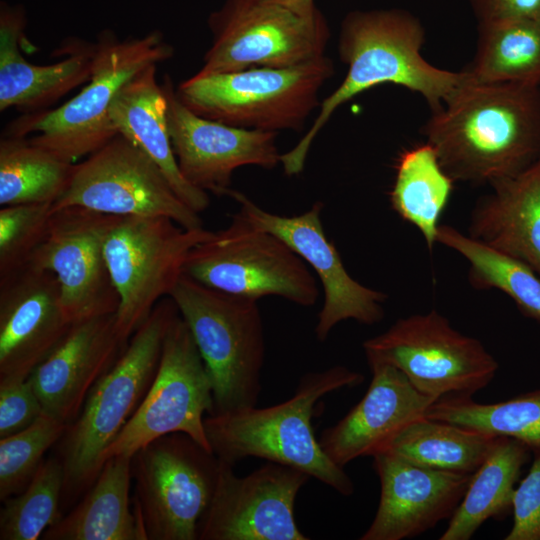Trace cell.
<instances>
[{
    "label": "cell",
    "instance_id": "6da1fadb",
    "mask_svg": "<svg viewBox=\"0 0 540 540\" xmlns=\"http://www.w3.org/2000/svg\"><path fill=\"white\" fill-rule=\"evenodd\" d=\"M421 133L455 182L516 176L540 159V86L468 78Z\"/></svg>",
    "mask_w": 540,
    "mask_h": 540
},
{
    "label": "cell",
    "instance_id": "7a4b0ae2",
    "mask_svg": "<svg viewBox=\"0 0 540 540\" xmlns=\"http://www.w3.org/2000/svg\"><path fill=\"white\" fill-rule=\"evenodd\" d=\"M425 29L414 15L402 10L359 12L343 24L338 53L348 66L340 85L319 106L317 117L280 163L284 172H302L313 140L332 114L353 97L375 86L394 84L421 95L436 111L468 80L467 72L430 64L421 55Z\"/></svg>",
    "mask_w": 540,
    "mask_h": 540
},
{
    "label": "cell",
    "instance_id": "3957f363",
    "mask_svg": "<svg viewBox=\"0 0 540 540\" xmlns=\"http://www.w3.org/2000/svg\"><path fill=\"white\" fill-rule=\"evenodd\" d=\"M363 380L361 373L337 365L303 375L294 395L279 404L209 414L204 428L210 448L231 466L248 457L262 458L300 470L339 494L351 496L353 481L323 451L311 420L323 396Z\"/></svg>",
    "mask_w": 540,
    "mask_h": 540
},
{
    "label": "cell",
    "instance_id": "277c9868",
    "mask_svg": "<svg viewBox=\"0 0 540 540\" xmlns=\"http://www.w3.org/2000/svg\"><path fill=\"white\" fill-rule=\"evenodd\" d=\"M170 297L158 302L131 336L113 367L90 390L60 441L63 496L75 499L92 486L104 453L138 409L158 369L166 333L179 315Z\"/></svg>",
    "mask_w": 540,
    "mask_h": 540
},
{
    "label": "cell",
    "instance_id": "5b68a950",
    "mask_svg": "<svg viewBox=\"0 0 540 540\" xmlns=\"http://www.w3.org/2000/svg\"><path fill=\"white\" fill-rule=\"evenodd\" d=\"M174 49L153 30L141 37L120 40L104 30L95 43L91 77L75 97L56 109L27 113L11 122L3 136L26 137L57 157L76 163L118 133L109 110L120 89L152 64L170 59Z\"/></svg>",
    "mask_w": 540,
    "mask_h": 540
},
{
    "label": "cell",
    "instance_id": "8992f818",
    "mask_svg": "<svg viewBox=\"0 0 540 540\" xmlns=\"http://www.w3.org/2000/svg\"><path fill=\"white\" fill-rule=\"evenodd\" d=\"M169 297L190 329L209 373L213 413L256 406L265 360L258 300L218 291L186 274Z\"/></svg>",
    "mask_w": 540,
    "mask_h": 540
},
{
    "label": "cell",
    "instance_id": "52a82bcc",
    "mask_svg": "<svg viewBox=\"0 0 540 540\" xmlns=\"http://www.w3.org/2000/svg\"><path fill=\"white\" fill-rule=\"evenodd\" d=\"M334 74L325 55L287 68H250L198 75L176 94L199 116L226 125L277 132L300 130L320 103L319 91Z\"/></svg>",
    "mask_w": 540,
    "mask_h": 540
},
{
    "label": "cell",
    "instance_id": "ba28073f",
    "mask_svg": "<svg viewBox=\"0 0 540 540\" xmlns=\"http://www.w3.org/2000/svg\"><path fill=\"white\" fill-rule=\"evenodd\" d=\"M220 460L185 433L159 437L131 458L134 511L146 540H198Z\"/></svg>",
    "mask_w": 540,
    "mask_h": 540
},
{
    "label": "cell",
    "instance_id": "9c48e42d",
    "mask_svg": "<svg viewBox=\"0 0 540 540\" xmlns=\"http://www.w3.org/2000/svg\"><path fill=\"white\" fill-rule=\"evenodd\" d=\"M184 274L218 291L255 300L279 296L310 307L319 297L307 263L281 238L239 213L192 249Z\"/></svg>",
    "mask_w": 540,
    "mask_h": 540
},
{
    "label": "cell",
    "instance_id": "30bf717a",
    "mask_svg": "<svg viewBox=\"0 0 540 540\" xmlns=\"http://www.w3.org/2000/svg\"><path fill=\"white\" fill-rule=\"evenodd\" d=\"M212 233L167 217L117 216L104 252L120 300L115 317L122 338L129 341L158 302L169 297L192 249Z\"/></svg>",
    "mask_w": 540,
    "mask_h": 540
},
{
    "label": "cell",
    "instance_id": "8fae6325",
    "mask_svg": "<svg viewBox=\"0 0 540 540\" xmlns=\"http://www.w3.org/2000/svg\"><path fill=\"white\" fill-rule=\"evenodd\" d=\"M368 364L400 370L423 394L435 399L472 397L498 370L496 359L478 339L456 330L436 310L397 319L363 342Z\"/></svg>",
    "mask_w": 540,
    "mask_h": 540
},
{
    "label": "cell",
    "instance_id": "7c38bea8",
    "mask_svg": "<svg viewBox=\"0 0 540 540\" xmlns=\"http://www.w3.org/2000/svg\"><path fill=\"white\" fill-rule=\"evenodd\" d=\"M213 411L209 373L179 314L166 333L158 369L146 395L105 451L104 461L116 455L132 457L153 440L176 432L189 435L211 450L204 419Z\"/></svg>",
    "mask_w": 540,
    "mask_h": 540
},
{
    "label": "cell",
    "instance_id": "4fadbf2b",
    "mask_svg": "<svg viewBox=\"0 0 540 540\" xmlns=\"http://www.w3.org/2000/svg\"><path fill=\"white\" fill-rule=\"evenodd\" d=\"M67 206L121 217H167L187 229L203 227L199 213L179 198L158 165L121 134L76 163L67 190L51 210Z\"/></svg>",
    "mask_w": 540,
    "mask_h": 540
},
{
    "label": "cell",
    "instance_id": "5bb4252c",
    "mask_svg": "<svg viewBox=\"0 0 540 540\" xmlns=\"http://www.w3.org/2000/svg\"><path fill=\"white\" fill-rule=\"evenodd\" d=\"M213 41L196 73L287 68L324 56L328 31L322 21L265 0H237L211 18Z\"/></svg>",
    "mask_w": 540,
    "mask_h": 540
},
{
    "label": "cell",
    "instance_id": "9a60e30c",
    "mask_svg": "<svg viewBox=\"0 0 540 540\" xmlns=\"http://www.w3.org/2000/svg\"><path fill=\"white\" fill-rule=\"evenodd\" d=\"M116 218L80 206L51 210L47 236L28 264L56 276L72 324L118 309L120 300L104 252Z\"/></svg>",
    "mask_w": 540,
    "mask_h": 540
},
{
    "label": "cell",
    "instance_id": "2e32d148",
    "mask_svg": "<svg viewBox=\"0 0 540 540\" xmlns=\"http://www.w3.org/2000/svg\"><path fill=\"white\" fill-rule=\"evenodd\" d=\"M220 461L213 498L203 515L198 540H308L296 523L295 500L311 478L276 462L237 476Z\"/></svg>",
    "mask_w": 540,
    "mask_h": 540
},
{
    "label": "cell",
    "instance_id": "e0dca14e",
    "mask_svg": "<svg viewBox=\"0 0 540 540\" xmlns=\"http://www.w3.org/2000/svg\"><path fill=\"white\" fill-rule=\"evenodd\" d=\"M239 213L255 227L273 233L292 248L319 278L324 301L315 326L316 338L325 341L333 328L345 320L373 325L383 320L387 295L356 281L347 272L335 245L321 223L323 204L296 216H281L258 206L240 191L229 192Z\"/></svg>",
    "mask_w": 540,
    "mask_h": 540
},
{
    "label": "cell",
    "instance_id": "ac0fdd59",
    "mask_svg": "<svg viewBox=\"0 0 540 540\" xmlns=\"http://www.w3.org/2000/svg\"><path fill=\"white\" fill-rule=\"evenodd\" d=\"M170 140L183 177L194 187L228 196L235 169L255 165L272 169L281 161L276 132L226 125L197 115L184 105L166 75Z\"/></svg>",
    "mask_w": 540,
    "mask_h": 540
},
{
    "label": "cell",
    "instance_id": "d6986e66",
    "mask_svg": "<svg viewBox=\"0 0 540 540\" xmlns=\"http://www.w3.org/2000/svg\"><path fill=\"white\" fill-rule=\"evenodd\" d=\"M71 326L52 272L27 265L0 278V380L27 379Z\"/></svg>",
    "mask_w": 540,
    "mask_h": 540
},
{
    "label": "cell",
    "instance_id": "ffe728a7",
    "mask_svg": "<svg viewBox=\"0 0 540 540\" xmlns=\"http://www.w3.org/2000/svg\"><path fill=\"white\" fill-rule=\"evenodd\" d=\"M373 467L379 477L380 500L361 540L413 538L450 519L472 477L422 467L389 451L375 454Z\"/></svg>",
    "mask_w": 540,
    "mask_h": 540
},
{
    "label": "cell",
    "instance_id": "44dd1931",
    "mask_svg": "<svg viewBox=\"0 0 540 540\" xmlns=\"http://www.w3.org/2000/svg\"><path fill=\"white\" fill-rule=\"evenodd\" d=\"M128 342L117 329L115 314L73 323L28 377L43 411L70 424L90 390L117 362Z\"/></svg>",
    "mask_w": 540,
    "mask_h": 540
},
{
    "label": "cell",
    "instance_id": "7402d4cb",
    "mask_svg": "<svg viewBox=\"0 0 540 540\" xmlns=\"http://www.w3.org/2000/svg\"><path fill=\"white\" fill-rule=\"evenodd\" d=\"M369 366L372 379L365 395L319 438L326 455L343 468L357 458L384 451L437 401L416 389L397 368L382 363Z\"/></svg>",
    "mask_w": 540,
    "mask_h": 540
},
{
    "label": "cell",
    "instance_id": "603a6c76",
    "mask_svg": "<svg viewBox=\"0 0 540 540\" xmlns=\"http://www.w3.org/2000/svg\"><path fill=\"white\" fill-rule=\"evenodd\" d=\"M21 4L0 5V111L14 107L26 113L45 110L90 80L95 43L73 38L63 46L66 58L49 65L27 61L20 48L26 27Z\"/></svg>",
    "mask_w": 540,
    "mask_h": 540
},
{
    "label": "cell",
    "instance_id": "cb8c5ba5",
    "mask_svg": "<svg viewBox=\"0 0 540 540\" xmlns=\"http://www.w3.org/2000/svg\"><path fill=\"white\" fill-rule=\"evenodd\" d=\"M490 187L471 210L467 235L523 262L540 277V159Z\"/></svg>",
    "mask_w": 540,
    "mask_h": 540
},
{
    "label": "cell",
    "instance_id": "d4e9b609",
    "mask_svg": "<svg viewBox=\"0 0 540 540\" xmlns=\"http://www.w3.org/2000/svg\"><path fill=\"white\" fill-rule=\"evenodd\" d=\"M152 64L129 80L114 98L109 115L118 134L145 152L162 170L179 198L201 213L210 199L191 185L179 170L173 152L167 121V99Z\"/></svg>",
    "mask_w": 540,
    "mask_h": 540
},
{
    "label": "cell",
    "instance_id": "484cf974",
    "mask_svg": "<svg viewBox=\"0 0 540 540\" xmlns=\"http://www.w3.org/2000/svg\"><path fill=\"white\" fill-rule=\"evenodd\" d=\"M131 458H108L85 498L50 526L44 540H146L131 507Z\"/></svg>",
    "mask_w": 540,
    "mask_h": 540
},
{
    "label": "cell",
    "instance_id": "4316f807",
    "mask_svg": "<svg viewBox=\"0 0 540 540\" xmlns=\"http://www.w3.org/2000/svg\"><path fill=\"white\" fill-rule=\"evenodd\" d=\"M531 449L510 437H497L484 462L472 474L467 490L440 540H468L490 518L512 510L515 485Z\"/></svg>",
    "mask_w": 540,
    "mask_h": 540
},
{
    "label": "cell",
    "instance_id": "83f0119b",
    "mask_svg": "<svg viewBox=\"0 0 540 540\" xmlns=\"http://www.w3.org/2000/svg\"><path fill=\"white\" fill-rule=\"evenodd\" d=\"M463 69L475 82L540 86V20L479 22L473 60Z\"/></svg>",
    "mask_w": 540,
    "mask_h": 540
},
{
    "label": "cell",
    "instance_id": "f1b7e54d",
    "mask_svg": "<svg viewBox=\"0 0 540 540\" xmlns=\"http://www.w3.org/2000/svg\"><path fill=\"white\" fill-rule=\"evenodd\" d=\"M454 182L427 142L405 150L398 159L390 192L392 209L418 229L430 252L437 243L440 218Z\"/></svg>",
    "mask_w": 540,
    "mask_h": 540
},
{
    "label": "cell",
    "instance_id": "f546056e",
    "mask_svg": "<svg viewBox=\"0 0 540 540\" xmlns=\"http://www.w3.org/2000/svg\"><path fill=\"white\" fill-rule=\"evenodd\" d=\"M496 438L424 416L404 428L384 451L422 467L473 474Z\"/></svg>",
    "mask_w": 540,
    "mask_h": 540
},
{
    "label": "cell",
    "instance_id": "4dcf8cb0",
    "mask_svg": "<svg viewBox=\"0 0 540 540\" xmlns=\"http://www.w3.org/2000/svg\"><path fill=\"white\" fill-rule=\"evenodd\" d=\"M75 167L26 137L2 136L0 205H53L67 190Z\"/></svg>",
    "mask_w": 540,
    "mask_h": 540
},
{
    "label": "cell",
    "instance_id": "1f68e13d",
    "mask_svg": "<svg viewBox=\"0 0 540 540\" xmlns=\"http://www.w3.org/2000/svg\"><path fill=\"white\" fill-rule=\"evenodd\" d=\"M437 243L465 258L469 264L468 280L473 288L503 292L524 316L540 323V277L528 265L472 239L450 225L439 226Z\"/></svg>",
    "mask_w": 540,
    "mask_h": 540
},
{
    "label": "cell",
    "instance_id": "d6a6232c",
    "mask_svg": "<svg viewBox=\"0 0 540 540\" xmlns=\"http://www.w3.org/2000/svg\"><path fill=\"white\" fill-rule=\"evenodd\" d=\"M425 417L514 438L531 450L540 448V389L492 404L477 403L468 396L443 397L428 408Z\"/></svg>",
    "mask_w": 540,
    "mask_h": 540
},
{
    "label": "cell",
    "instance_id": "836d02e7",
    "mask_svg": "<svg viewBox=\"0 0 540 540\" xmlns=\"http://www.w3.org/2000/svg\"><path fill=\"white\" fill-rule=\"evenodd\" d=\"M64 469L59 458L41 463L29 484L4 501L0 512L1 540H37L60 519Z\"/></svg>",
    "mask_w": 540,
    "mask_h": 540
},
{
    "label": "cell",
    "instance_id": "e575fe53",
    "mask_svg": "<svg viewBox=\"0 0 540 540\" xmlns=\"http://www.w3.org/2000/svg\"><path fill=\"white\" fill-rule=\"evenodd\" d=\"M67 423L43 413L29 427L0 438V499L20 493L44 461L45 452L61 439Z\"/></svg>",
    "mask_w": 540,
    "mask_h": 540
},
{
    "label": "cell",
    "instance_id": "d590c367",
    "mask_svg": "<svg viewBox=\"0 0 540 540\" xmlns=\"http://www.w3.org/2000/svg\"><path fill=\"white\" fill-rule=\"evenodd\" d=\"M51 206L47 203L1 206L0 278L30 263L47 236Z\"/></svg>",
    "mask_w": 540,
    "mask_h": 540
},
{
    "label": "cell",
    "instance_id": "8d00e7d4",
    "mask_svg": "<svg viewBox=\"0 0 540 540\" xmlns=\"http://www.w3.org/2000/svg\"><path fill=\"white\" fill-rule=\"evenodd\" d=\"M43 413L29 378L0 380V438L29 427Z\"/></svg>",
    "mask_w": 540,
    "mask_h": 540
},
{
    "label": "cell",
    "instance_id": "74e56055",
    "mask_svg": "<svg viewBox=\"0 0 540 540\" xmlns=\"http://www.w3.org/2000/svg\"><path fill=\"white\" fill-rule=\"evenodd\" d=\"M533 451L528 474L514 492L513 526L505 540H540V448Z\"/></svg>",
    "mask_w": 540,
    "mask_h": 540
},
{
    "label": "cell",
    "instance_id": "f35d334b",
    "mask_svg": "<svg viewBox=\"0 0 540 540\" xmlns=\"http://www.w3.org/2000/svg\"><path fill=\"white\" fill-rule=\"evenodd\" d=\"M478 22L510 18L540 20V0H470Z\"/></svg>",
    "mask_w": 540,
    "mask_h": 540
},
{
    "label": "cell",
    "instance_id": "ab89813d",
    "mask_svg": "<svg viewBox=\"0 0 540 540\" xmlns=\"http://www.w3.org/2000/svg\"><path fill=\"white\" fill-rule=\"evenodd\" d=\"M282 5L306 18H316L313 0H265Z\"/></svg>",
    "mask_w": 540,
    "mask_h": 540
}]
</instances>
